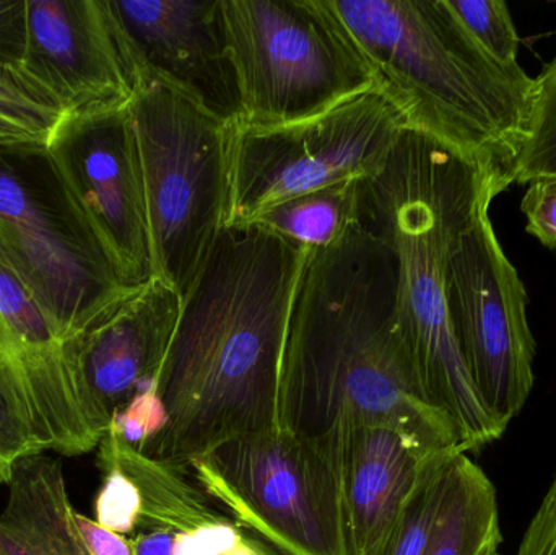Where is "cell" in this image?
<instances>
[{"label": "cell", "instance_id": "cell-1", "mask_svg": "<svg viewBox=\"0 0 556 555\" xmlns=\"http://www.w3.org/2000/svg\"><path fill=\"white\" fill-rule=\"evenodd\" d=\"M280 406L281 426L313 439L381 426L428 452H464L453 419L421 387L399 323L394 254L366 218L336 243L307 251L288 321Z\"/></svg>", "mask_w": 556, "mask_h": 555}, {"label": "cell", "instance_id": "cell-2", "mask_svg": "<svg viewBox=\"0 0 556 555\" xmlns=\"http://www.w3.org/2000/svg\"><path fill=\"white\" fill-rule=\"evenodd\" d=\"M307 251L257 225L220 231L156 380L168 422L142 453L188 472L222 443L281 427L288 321Z\"/></svg>", "mask_w": 556, "mask_h": 555}, {"label": "cell", "instance_id": "cell-3", "mask_svg": "<svg viewBox=\"0 0 556 555\" xmlns=\"http://www.w3.org/2000/svg\"><path fill=\"white\" fill-rule=\"evenodd\" d=\"M509 185L437 140L404 130L368 181L366 220L394 254L397 315L428 400L453 419L466 453L502 439L460 357L450 308L451 251L480 205Z\"/></svg>", "mask_w": 556, "mask_h": 555}, {"label": "cell", "instance_id": "cell-4", "mask_svg": "<svg viewBox=\"0 0 556 555\" xmlns=\"http://www.w3.org/2000/svg\"><path fill=\"white\" fill-rule=\"evenodd\" d=\"M405 130L513 185L534 78L493 59L447 0H320Z\"/></svg>", "mask_w": 556, "mask_h": 555}, {"label": "cell", "instance_id": "cell-5", "mask_svg": "<svg viewBox=\"0 0 556 555\" xmlns=\"http://www.w3.org/2000/svg\"><path fill=\"white\" fill-rule=\"evenodd\" d=\"M0 251L62 342L134 289L121 279L46 146H0Z\"/></svg>", "mask_w": 556, "mask_h": 555}, {"label": "cell", "instance_id": "cell-6", "mask_svg": "<svg viewBox=\"0 0 556 555\" xmlns=\"http://www.w3.org/2000/svg\"><path fill=\"white\" fill-rule=\"evenodd\" d=\"M139 142L153 277L182 300L225 228L230 124L160 80L129 103Z\"/></svg>", "mask_w": 556, "mask_h": 555}, {"label": "cell", "instance_id": "cell-7", "mask_svg": "<svg viewBox=\"0 0 556 555\" xmlns=\"http://www.w3.org/2000/svg\"><path fill=\"white\" fill-rule=\"evenodd\" d=\"M342 436L287 427L241 437L192 459L189 476L233 520L285 555H346Z\"/></svg>", "mask_w": 556, "mask_h": 555}, {"label": "cell", "instance_id": "cell-8", "mask_svg": "<svg viewBox=\"0 0 556 555\" xmlns=\"http://www.w3.org/2000/svg\"><path fill=\"white\" fill-rule=\"evenodd\" d=\"M220 15L243 123L304 119L375 87L320 0H220Z\"/></svg>", "mask_w": 556, "mask_h": 555}, {"label": "cell", "instance_id": "cell-9", "mask_svg": "<svg viewBox=\"0 0 556 555\" xmlns=\"http://www.w3.org/2000/svg\"><path fill=\"white\" fill-rule=\"evenodd\" d=\"M404 130L397 111L376 87L291 123L256 126L235 119L225 227L250 224L324 186L376 178Z\"/></svg>", "mask_w": 556, "mask_h": 555}, {"label": "cell", "instance_id": "cell-10", "mask_svg": "<svg viewBox=\"0 0 556 555\" xmlns=\"http://www.w3.org/2000/svg\"><path fill=\"white\" fill-rule=\"evenodd\" d=\"M454 243L447 264V308L460 357L490 416L508 429L535 383V339L528 293L503 251L490 207Z\"/></svg>", "mask_w": 556, "mask_h": 555}, {"label": "cell", "instance_id": "cell-11", "mask_svg": "<svg viewBox=\"0 0 556 555\" xmlns=\"http://www.w3.org/2000/svg\"><path fill=\"white\" fill-rule=\"evenodd\" d=\"M48 150L127 287L153 277L142 160L129 106L65 114Z\"/></svg>", "mask_w": 556, "mask_h": 555}, {"label": "cell", "instance_id": "cell-12", "mask_svg": "<svg viewBox=\"0 0 556 555\" xmlns=\"http://www.w3.org/2000/svg\"><path fill=\"white\" fill-rule=\"evenodd\" d=\"M20 67L65 114L129 106L146 84L111 0H28Z\"/></svg>", "mask_w": 556, "mask_h": 555}, {"label": "cell", "instance_id": "cell-13", "mask_svg": "<svg viewBox=\"0 0 556 555\" xmlns=\"http://www.w3.org/2000/svg\"><path fill=\"white\" fill-rule=\"evenodd\" d=\"M146 81L160 80L225 123L240 94L222 25L220 0H111Z\"/></svg>", "mask_w": 556, "mask_h": 555}, {"label": "cell", "instance_id": "cell-14", "mask_svg": "<svg viewBox=\"0 0 556 555\" xmlns=\"http://www.w3.org/2000/svg\"><path fill=\"white\" fill-rule=\"evenodd\" d=\"M181 310L182 297L152 277L65 342L85 391L108 427L136 394L156 384Z\"/></svg>", "mask_w": 556, "mask_h": 555}, {"label": "cell", "instance_id": "cell-15", "mask_svg": "<svg viewBox=\"0 0 556 555\" xmlns=\"http://www.w3.org/2000/svg\"><path fill=\"white\" fill-rule=\"evenodd\" d=\"M441 453L446 452H428L389 427L343 430L340 488L346 555L381 553L421 472Z\"/></svg>", "mask_w": 556, "mask_h": 555}, {"label": "cell", "instance_id": "cell-16", "mask_svg": "<svg viewBox=\"0 0 556 555\" xmlns=\"http://www.w3.org/2000/svg\"><path fill=\"white\" fill-rule=\"evenodd\" d=\"M0 512V555H88L72 521L62 463L33 455L13 466Z\"/></svg>", "mask_w": 556, "mask_h": 555}, {"label": "cell", "instance_id": "cell-17", "mask_svg": "<svg viewBox=\"0 0 556 555\" xmlns=\"http://www.w3.org/2000/svg\"><path fill=\"white\" fill-rule=\"evenodd\" d=\"M98 466H116L136 484L142 501L140 531L191 533L227 520L189 472L150 458L108 429L98 445Z\"/></svg>", "mask_w": 556, "mask_h": 555}, {"label": "cell", "instance_id": "cell-18", "mask_svg": "<svg viewBox=\"0 0 556 555\" xmlns=\"http://www.w3.org/2000/svg\"><path fill=\"white\" fill-rule=\"evenodd\" d=\"M502 541L495 485L467 453H456L424 555H495Z\"/></svg>", "mask_w": 556, "mask_h": 555}, {"label": "cell", "instance_id": "cell-19", "mask_svg": "<svg viewBox=\"0 0 556 555\" xmlns=\"http://www.w3.org/2000/svg\"><path fill=\"white\" fill-rule=\"evenodd\" d=\"M368 181L345 179L314 189L256 215L247 225H257L304 250L329 247L365 222Z\"/></svg>", "mask_w": 556, "mask_h": 555}, {"label": "cell", "instance_id": "cell-20", "mask_svg": "<svg viewBox=\"0 0 556 555\" xmlns=\"http://www.w3.org/2000/svg\"><path fill=\"white\" fill-rule=\"evenodd\" d=\"M64 108L18 65L0 62V146H48Z\"/></svg>", "mask_w": 556, "mask_h": 555}, {"label": "cell", "instance_id": "cell-21", "mask_svg": "<svg viewBox=\"0 0 556 555\" xmlns=\"http://www.w3.org/2000/svg\"><path fill=\"white\" fill-rule=\"evenodd\" d=\"M61 342L0 251V365L18 364Z\"/></svg>", "mask_w": 556, "mask_h": 555}, {"label": "cell", "instance_id": "cell-22", "mask_svg": "<svg viewBox=\"0 0 556 555\" xmlns=\"http://www.w3.org/2000/svg\"><path fill=\"white\" fill-rule=\"evenodd\" d=\"M542 178H556V55L534 78L528 129L513 169V185Z\"/></svg>", "mask_w": 556, "mask_h": 555}, {"label": "cell", "instance_id": "cell-23", "mask_svg": "<svg viewBox=\"0 0 556 555\" xmlns=\"http://www.w3.org/2000/svg\"><path fill=\"white\" fill-rule=\"evenodd\" d=\"M459 450L441 453L424 469L379 555H424L443 494L444 469Z\"/></svg>", "mask_w": 556, "mask_h": 555}, {"label": "cell", "instance_id": "cell-24", "mask_svg": "<svg viewBox=\"0 0 556 555\" xmlns=\"http://www.w3.org/2000/svg\"><path fill=\"white\" fill-rule=\"evenodd\" d=\"M472 38L505 65H519V36L508 5L502 0H447Z\"/></svg>", "mask_w": 556, "mask_h": 555}, {"label": "cell", "instance_id": "cell-25", "mask_svg": "<svg viewBox=\"0 0 556 555\" xmlns=\"http://www.w3.org/2000/svg\"><path fill=\"white\" fill-rule=\"evenodd\" d=\"M103 484L94 502V520L114 533H132L139 528L142 501L136 484L116 466H101Z\"/></svg>", "mask_w": 556, "mask_h": 555}, {"label": "cell", "instance_id": "cell-26", "mask_svg": "<svg viewBox=\"0 0 556 555\" xmlns=\"http://www.w3.org/2000/svg\"><path fill=\"white\" fill-rule=\"evenodd\" d=\"M168 422L165 404L159 396L156 384L140 391L123 409L117 411L108 429L116 433L117 439L137 452L146 446L165 429Z\"/></svg>", "mask_w": 556, "mask_h": 555}, {"label": "cell", "instance_id": "cell-27", "mask_svg": "<svg viewBox=\"0 0 556 555\" xmlns=\"http://www.w3.org/2000/svg\"><path fill=\"white\" fill-rule=\"evenodd\" d=\"M521 209L528 218V234L538 238L548 250L556 251V178L529 182Z\"/></svg>", "mask_w": 556, "mask_h": 555}, {"label": "cell", "instance_id": "cell-28", "mask_svg": "<svg viewBox=\"0 0 556 555\" xmlns=\"http://www.w3.org/2000/svg\"><path fill=\"white\" fill-rule=\"evenodd\" d=\"M42 453L28 430L13 414L9 401L0 390V482H9L13 466L20 459Z\"/></svg>", "mask_w": 556, "mask_h": 555}, {"label": "cell", "instance_id": "cell-29", "mask_svg": "<svg viewBox=\"0 0 556 555\" xmlns=\"http://www.w3.org/2000/svg\"><path fill=\"white\" fill-rule=\"evenodd\" d=\"M244 530L247 528L227 518L191 533H178L173 555H225L241 543Z\"/></svg>", "mask_w": 556, "mask_h": 555}, {"label": "cell", "instance_id": "cell-30", "mask_svg": "<svg viewBox=\"0 0 556 555\" xmlns=\"http://www.w3.org/2000/svg\"><path fill=\"white\" fill-rule=\"evenodd\" d=\"M28 31V0H0V62L22 64Z\"/></svg>", "mask_w": 556, "mask_h": 555}, {"label": "cell", "instance_id": "cell-31", "mask_svg": "<svg viewBox=\"0 0 556 555\" xmlns=\"http://www.w3.org/2000/svg\"><path fill=\"white\" fill-rule=\"evenodd\" d=\"M516 555H556V475Z\"/></svg>", "mask_w": 556, "mask_h": 555}, {"label": "cell", "instance_id": "cell-32", "mask_svg": "<svg viewBox=\"0 0 556 555\" xmlns=\"http://www.w3.org/2000/svg\"><path fill=\"white\" fill-rule=\"evenodd\" d=\"M75 531L88 555H134L132 540L101 527L80 512H72Z\"/></svg>", "mask_w": 556, "mask_h": 555}, {"label": "cell", "instance_id": "cell-33", "mask_svg": "<svg viewBox=\"0 0 556 555\" xmlns=\"http://www.w3.org/2000/svg\"><path fill=\"white\" fill-rule=\"evenodd\" d=\"M175 531H140L132 540L134 555H173L176 543Z\"/></svg>", "mask_w": 556, "mask_h": 555}, {"label": "cell", "instance_id": "cell-34", "mask_svg": "<svg viewBox=\"0 0 556 555\" xmlns=\"http://www.w3.org/2000/svg\"><path fill=\"white\" fill-rule=\"evenodd\" d=\"M495 555H500L498 553H496Z\"/></svg>", "mask_w": 556, "mask_h": 555}]
</instances>
